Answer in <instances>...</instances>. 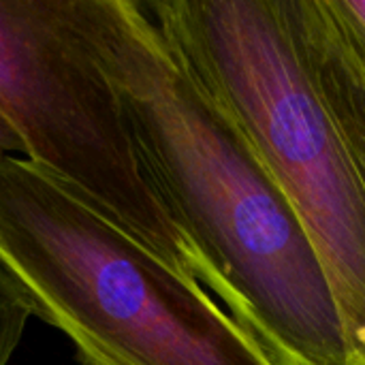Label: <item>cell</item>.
Masks as SVG:
<instances>
[{
	"instance_id": "1",
	"label": "cell",
	"mask_w": 365,
	"mask_h": 365,
	"mask_svg": "<svg viewBox=\"0 0 365 365\" xmlns=\"http://www.w3.org/2000/svg\"><path fill=\"white\" fill-rule=\"evenodd\" d=\"M109 79L141 167L278 365H353L317 252L227 109L139 0H62Z\"/></svg>"
},
{
	"instance_id": "2",
	"label": "cell",
	"mask_w": 365,
	"mask_h": 365,
	"mask_svg": "<svg viewBox=\"0 0 365 365\" xmlns=\"http://www.w3.org/2000/svg\"><path fill=\"white\" fill-rule=\"evenodd\" d=\"M302 222L365 361V43L342 0L143 2Z\"/></svg>"
},
{
	"instance_id": "3",
	"label": "cell",
	"mask_w": 365,
	"mask_h": 365,
	"mask_svg": "<svg viewBox=\"0 0 365 365\" xmlns=\"http://www.w3.org/2000/svg\"><path fill=\"white\" fill-rule=\"evenodd\" d=\"M0 269L83 365H278L210 291L19 156H0Z\"/></svg>"
},
{
	"instance_id": "4",
	"label": "cell",
	"mask_w": 365,
	"mask_h": 365,
	"mask_svg": "<svg viewBox=\"0 0 365 365\" xmlns=\"http://www.w3.org/2000/svg\"><path fill=\"white\" fill-rule=\"evenodd\" d=\"M0 111L28 160L222 304L214 265L148 180L118 96L62 0H0Z\"/></svg>"
},
{
	"instance_id": "5",
	"label": "cell",
	"mask_w": 365,
	"mask_h": 365,
	"mask_svg": "<svg viewBox=\"0 0 365 365\" xmlns=\"http://www.w3.org/2000/svg\"><path fill=\"white\" fill-rule=\"evenodd\" d=\"M34 310L24 291L0 269V365L11 364Z\"/></svg>"
},
{
	"instance_id": "6",
	"label": "cell",
	"mask_w": 365,
	"mask_h": 365,
	"mask_svg": "<svg viewBox=\"0 0 365 365\" xmlns=\"http://www.w3.org/2000/svg\"><path fill=\"white\" fill-rule=\"evenodd\" d=\"M11 154H26V143L17 133V128L0 111V156H11Z\"/></svg>"
},
{
	"instance_id": "7",
	"label": "cell",
	"mask_w": 365,
	"mask_h": 365,
	"mask_svg": "<svg viewBox=\"0 0 365 365\" xmlns=\"http://www.w3.org/2000/svg\"><path fill=\"white\" fill-rule=\"evenodd\" d=\"M342 2H344L353 24L357 26V30H359V34H361L365 43V0H342Z\"/></svg>"
},
{
	"instance_id": "8",
	"label": "cell",
	"mask_w": 365,
	"mask_h": 365,
	"mask_svg": "<svg viewBox=\"0 0 365 365\" xmlns=\"http://www.w3.org/2000/svg\"><path fill=\"white\" fill-rule=\"evenodd\" d=\"M361 365H365V361H364V364H361Z\"/></svg>"
}]
</instances>
